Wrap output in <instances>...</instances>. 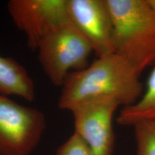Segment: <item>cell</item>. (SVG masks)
Masks as SVG:
<instances>
[{"label": "cell", "instance_id": "6da1fadb", "mask_svg": "<svg viewBox=\"0 0 155 155\" xmlns=\"http://www.w3.org/2000/svg\"><path fill=\"white\" fill-rule=\"evenodd\" d=\"M140 75L117 53L98 57L86 68L68 75L62 85L58 107L71 111L85 102L106 98L124 107L133 105L144 92Z\"/></svg>", "mask_w": 155, "mask_h": 155}, {"label": "cell", "instance_id": "ba28073f", "mask_svg": "<svg viewBox=\"0 0 155 155\" xmlns=\"http://www.w3.org/2000/svg\"><path fill=\"white\" fill-rule=\"evenodd\" d=\"M0 94L19 96L29 102L35 98L32 77L20 63L11 58L0 56Z\"/></svg>", "mask_w": 155, "mask_h": 155}, {"label": "cell", "instance_id": "9c48e42d", "mask_svg": "<svg viewBox=\"0 0 155 155\" xmlns=\"http://www.w3.org/2000/svg\"><path fill=\"white\" fill-rule=\"evenodd\" d=\"M155 119V66L147 81L142 96L133 105L123 107L116 121L119 125L133 127L137 122Z\"/></svg>", "mask_w": 155, "mask_h": 155}, {"label": "cell", "instance_id": "5b68a950", "mask_svg": "<svg viewBox=\"0 0 155 155\" xmlns=\"http://www.w3.org/2000/svg\"><path fill=\"white\" fill-rule=\"evenodd\" d=\"M120 104L112 98L85 102L71 110L74 133L86 143L94 155H112L115 142L113 117Z\"/></svg>", "mask_w": 155, "mask_h": 155}, {"label": "cell", "instance_id": "52a82bcc", "mask_svg": "<svg viewBox=\"0 0 155 155\" xmlns=\"http://www.w3.org/2000/svg\"><path fill=\"white\" fill-rule=\"evenodd\" d=\"M68 19L97 58L115 53L113 22L106 0H67Z\"/></svg>", "mask_w": 155, "mask_h": 155}, {"label": "cell", "instance_id": "3957f363", "mask_svg": "<svg viewBox=\"0 0 155 155\" xmlns=\"http://www.w3.org/2000/svg\"><path fill=\"white\" fill-rule=\"evenodd\" d=\"M38 59L50 82L62 86L68 75L89 65L91 44L70 20L56 25L40 39Z\"/></svg>", "mask_w": 155, "mask_h": 155}, {"label": "cell", "instance_id": "277c9868", "mask_svg": "<svg viewBox=\"0 0 155 155\" xmlns=\"http://www.w3.org/2000/svg\"><path fill=\"white\" fill-rule=\"evenodd\" d=\"M45 127L42 111L0 94V155H30Z\"/></svg>", "mask_w": 155, "mask_h": 155}, {"label": "cell", "instance_id": "7a4b0ae2", "mask_svg": "<svg viewBox=\"0 0 155 155\" xmlns=\"http://www.w3.org/2000/svg\"><path fill=\"white\" fill-rule=\"evenodd\" d=\"M115 53L139 73L155 66V14L147 0H106Z\"/></svg>", "mask_w": 155, "mask_h": 155}, {"label": "cell", "instance_id": "7c38bea8", "mask_svg": "<svg viewBox=\"0 0 155 155\" xmlns=\"http://www.w3.org/2000/svg\"><path fill=\"white\" fill-rule=\"evenodd\" d=\"M147 2L155 14V0H147Z\"/></svg>", "mask_w": 155, "mask_h": 155}, {"label": "cell", "instance_id": "30bf717a", "mask_svg": "<svg viewBox=\"0 0 155 155\" xmlns=\"http://www.w3.org/2000/svg\"><path fill=\"white\" fill-rule=\"evenodd\" d=\"M133 127L137 155H155V119L139 121Z\"/></svg>", "mask_w": 155, "mask_h": 155}, {"label": "cell", "instance_id": "8992f818", "mask_svg": "<svg viewBox=\"0 0 155 155\" xmlns=\"http://www.w3.org/2000/svg\"><path fill=\"white\" fill-rule=\"evenodd\" d=\"M7 9L32 50L50 29L68 20L67 0H11Z\"/></svg>", "mask_w": 155, "mask_h": 155}, {"label": "cell", "instance_id": "8fae6325", "mask_svg": "<svg viewBox=\"0 0 155 155\" xmlns=\"http://www.w3.org/2000/svg\"><path fill=\"white\" fill-rule=\"evenodd\" d=\"M56 155H94L86 143L73 133L56 152Z\"/></svg>", "mask_w": 155, "mask_h": 155}]
</instances>
